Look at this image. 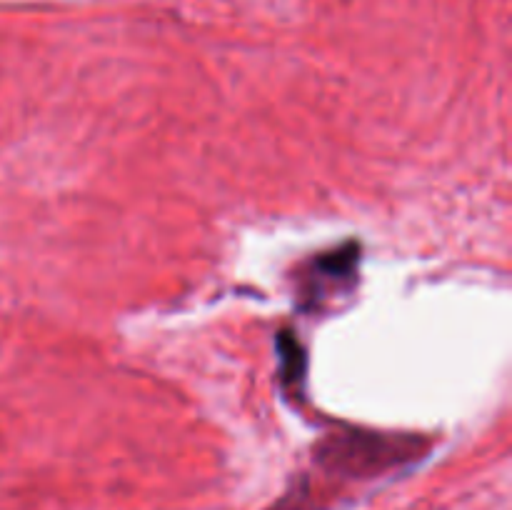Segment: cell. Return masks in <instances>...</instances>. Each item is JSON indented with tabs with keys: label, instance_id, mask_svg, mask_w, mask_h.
<instances>
[{
	"label": "cell",
	"instance_id": "6da1fadb",
	"mask_svg": "<svg viewBox=\"0 0 512 510\" xmlns=\"http://www.w3.org/2000/svg\"><path fill=\"white\" fill-rule=\"evenodd\" d=\"M430 440L415 433L350 428L328 433L313 450V463L330 480V493L345 483H373L423 460Z\"/></svg>",
	"mask_w": 512,
	"mask_h": 510
},
{
	"label": "cell",
	"instance_id": "3957f363",
	"mask_svg": "<svg viewBox=\"0 0 512 510\" xmlns=\"http://www.w3.org/2000/svg\"><path fill=\"white\" fill-rule=\"evenodd\" d=\"M278 353H280V378H283L285 388L293 390V393L298 395L300 388H303L305 368H308L305 350L300 348V343L293 338V335L280 333Z\"/></svg>",
	"mask_w": 512,
	"mask_h": 510
},
{
	"label": "cell",
	"instance_id": "7a4b0ae2",
	"mask_svg": "<svg viewBox=\"0 0 512 510\" xmlns=\"http://www.w3.org/2000/svg\"><path fill=\"white\" fill-rule=\"evenodd\" d=\"M360 250L355 243H345L330 253L308 260L298 273V298L300 303L315 308L333 295L353 288L358 278Z\"/></svg>",
	"mask_w": 512,
	"mask_h": 510
}]
</instances>
